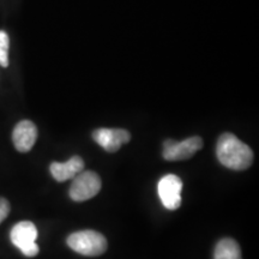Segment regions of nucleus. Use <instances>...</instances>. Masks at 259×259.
Returning <instances> with one entry per match:
<instances>
[{
    "mask_svg": "<svg viewBox=\"0 0 259 259\" xmlns=\"http://www.w3.org/2000/svg\"><path fill=\"white\" fill-rule=\"evenodd\" d=\"M216 154L222 166L233 170L247 169L253 162L252 149L241 142L235 135L229 132L220 136Z\"/></svg>",
    "mask_w": 259,
    "mask_h": 259,
    "instance_id": "nucleus-1",
    "label": "nucleus"
},
{
    "mask_svg": "<svg viewBox=\"0 0 259 259\" xmlns=\"http://www.w3.org/2000/svg\"><path fill=\"white\" fill-rule=\"evenodd\" d=\"M67 245L77 253L96 257L105 253L107 250V240L101 233L96 231H79L67 236Z\"/></svg>",
    "mask_w": 259,
    "mask_h": 259,
    "instance_id": "nucleus-2",
    "label": "nucleus"
},
{
    "mask_svg": "<svg viewBox=\"0 0 259 259\" xmlns=\"http://www.w3.org/2000/svg\"><path fill=\"white\" fill-rule=\"evenodd\" d=\"M102 183L99 174L93 170H82L72 179L70 197L74 202H85L101 191Z\"/></svg>",
    "mask_w": 259,
    "mask_h": 259,
    "instance_id": "nucleus-3",
    "label": "nucleus"
},
{
    "mask_svg": "<svg viewBox=\"0 0 259 259\" xmlns=\"http://www.w3.org/2000/svg\"><path fill=\"white\" fill-rule=\"evenodd\" d=\"M12 244L21 250L27 257H35L38 253V246L36 244L37 229L30 221L18 222L10 233Z\"/></svg>",
    "mask_w": 259,
    "mask_h": 259,
    "instance_id": "nucleus-4",
    "label": "nucleus"
},
{
    "mask_svg": "<svg viewBox=\"0 0 259 259\" xmlns=\"http://www.w3.org/2000/svg\"><path fill=\"white\" fill-rule=\"evenodd\" d=\"M203 148V139L199 136H193L181 142L167 139L163 142V156L167 161H183L192 157Z\"/></svg>",
    "mask_w": 259,
    "mask_h": 259,
    "instance_id": "nucleus-5",
    "label": "nucleus"
},
{
    "mask_svg": "<svg viewBox=\"0 0 259 259\" xmlns=\"http://www.w3.org/2000/svg\"><path fill=\"white\" fill-rule=\"evenodd\" d=\"M181 191H183V181L174 174L164 176L158 181V197L164 208L168 210H177L180 208Z\"/></svg>",
    "mask_w": 259,
    "mask_h": 259,
    "instance_id": "nucleus-6",
    "label": "nucleus"
},
{
    "mask_svg": "<svg viewBox=\"0 0 259 259\" xmlns=\"http://www.w3.org/2000/svg\"><path fill=\"white\" fill-rule=\"evenodd\" d=\"M93 138L106 151L115 153L122 144L128 143L131 135L124 128H97L93 132Z\"/></svg>",
    "mask_w": 259,
    "mask_h": 259,
    "instance_id": "nucleus-7",
    "label": "nucleus"
},
{
    "mask_svg": "<svg viewBox=\"0 0 259 259\" xmlns=\"http://www.w3.org/2000/svg\"><path fill=\"white\" fill-rule=\"evenodd\" d=\"M37 139V127L30 120L19 121L12 132V141L19 153L30 151Z\"/></svg>",
    "mask_w": 259,
    "mask_h": 259,
    "instance_id": "nucleus-8",
    "label": "nucleus"
},
{
    "mask_svg": "<svg viewBox=\"0 0 259 259\" xmlns=\"http://www.w3.org/2000/svg\"><path fill=\"white\" fill-rule=\"evenodd\" d=\"M84 169V161L79 156H72L66 162H52L50 170L52 177L59 183L73 179Z\"/></svg>",
    "mask_w": 259,
    "mask_h": 259,
    "instance_id": "nucleus-9",
    "label": "nucleus"
},
{
    "mask_svg": "<svg viewBox=\"0 0 259 259\" xmlns=\"http://www.w3.org/2000/svg\"><path fill=\"white\" fill-rule=\"evenodd\" d=\"M213 259H242L240 246L231 238L221 239L213 251Z\"/></svg>",
    "mask_w": 259,
    "mask_h": 259,
    "instance_id": "nucleus-10",
    "label": "nucleus"
},
{
    "mask_svg": "<svg viewBox=\"0 0 259 259\" xmlns=\"http://www.w3.org/2000/svg\"><path fill=\"white\" fill-rule=\"evenodd\" d=\"M9 48L10 38L8 32L0 30V66H9Z\"/></svg>",
    "mask_w": 259,
    "mask_h": 259,
    "instance_id": "nucleus-11",
    "label": "nucleus"
},
{
    "mask_svg": "<svg viewBox=\"0 0 259 259\" xmlns=\"http://www.w3.org/2000/svg\"><path fill=\"white\" fill-rule=\"evenodd\" d=\"M10 203L8 199L0 198V223H2L4 220L8 218L10 213Z\"/></svg>",
    "mask_w": 259,
    "mask_h": 259,
    "instance_id": "nucleus-12",
    "label": "nucleus"
}]
</instances>
